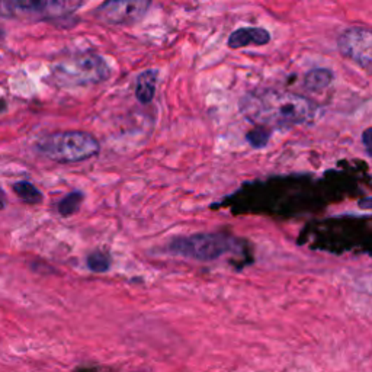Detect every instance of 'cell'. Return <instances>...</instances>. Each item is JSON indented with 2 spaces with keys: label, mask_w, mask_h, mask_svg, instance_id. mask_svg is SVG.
Here are the masks:
<instances>
[{
  "label": "cell",
  "mask_w": 372,
  "mask_h": 372,
  "mask_svg": "<svg viewBox=\"0 0 372 372\" xmlns=\"http://www.w3.org/2000/svg\"><path fill=\"white\" fill-rule=\"evenodd\" d=\"M6 202H8V198H6L5 192H3V189L0 188V211L6 208Z\"/></svg>",
  "instance_id": "17"
},
{
  "label": "cell",
  "mask_w": 372,
  "mask_h": 372,
  "mask_svg": "<svg viewBox=\"0 0 372 372\" xmlns=\"http://www.w3.org/2000/svg\"><path fill=\"white\" fill-rule=\"evenodd\" d=\"M241 109L249 120L262 127L300 125L311 121L315 115V108L308 99L272 90L252 93L241 102Z\"/></svg>",
  "instance_id": "1"
},
{
  "label": "cell",
  "mask_w": 372,
  "mask_h": 372,
  "mask_svg": "<svg viewBox=\"0 0 372 372\" xmlns=\"http://www.w3.org/2000/svg\"><path fill=\"white\" fill-rule=\"evenodd\" d=\"M236 246L237 241L224 233H198L176 237L167 246V252L198 262H213L222 255L233 252Z\"/></svg>",
  "instance_id": "3"
},
{
  "label": "cell",
  "mask_w": 372,
  "mask_h": 372,
  "mask_svg": "<svg viewBox=\"0 0 372 372\" xmlns=\"http://www.w3.org/2000/svg\"><path fill=\"white\" fill-rule=\"evenodd\" d=\"M38 152L55 163H79L101 150L99 141L89 133L83 131H64L55 133L41 138L36 144Z\"/></svg>",
  "instance_id": "2"
},
{
  "label": "cell",
  "mask_w": 372,
  "mask_h": 372,
  "mask_svg": "<svg viewBox=\"0 0 372 372\" xmlns=\"http://www.w3.org/2000/svg\"><path fill=\"white\" fill-rule=\"evenodd\" d=\"M331 82V73L324 69L310 71L306 76V87L310 90H322Z\"/></svg>",
  "instance_id": "12"
},
{
  "label": "cell",
  "mask_w": 372,
  "mask_h": 372,
  "mask_svg": "<svg viewBox=\"0 0 372 372\" xmlns=\"http://www.w3.org/2000/svg\"><path fill=\"white\" fill-rule=\"evenodd\" d=\"M82 0H12V12L36 13L43 17H64L76 12Z\"/></svg>",
  "instance_id": "7"
},
{
  "label": "cell",
  "mask_w": 372,
  "mask_h": 372,
  "mask_svg": "<svg viewBox=\"0 0 372 372\" xmlns=\"http://www.w3.org/2000/svg\"><path fill=\"white\" fill-rule=\"evenodd\" d=\"M271 40L269 32L262 28H241L234 31L229 38L230 48H243L250 44L265 45Z\"/></svg>",
  "instance_id": "8"
},
{
  "label": "cell",
  "mask_w": 372,
  "mask_h": 372,
  "mask_svg": "<svg viewBox=\"0 0 372 372\" xmlns=\"http://www.w3.org/2000/svg\"><path fill=\"white\" fill-rule=\"evenodd\" d=\"M54 73L63 83H96L108 76V67L101 57L89 55L71 63H63Z\"/></svg>",
  "instance_id": "5"
},
{
  "label": "cell",
  "mask_w": 372,
  "mask_h": 372,
  "mask_svg": "<svg viewBox=\"0 0 372 372\" xmlns=\"http://www.w3.org/2000/svg\"><path fill=\"white\" fill-rule=\"evenodd\" d=\"M86 265L92 272H96V273H103L108 272L110 268V259L105 252L96 250V252H92L87 259H86Z\"/></svg>",
  "instance_id": "13"
},
{
  "label": "cell",
  "mask_w": 372,
  "mask_h": 372,
  "mask_svg": "<svg viewBox=\"0 0 372 372\" xmlns=\"http://www.w3.org/2000/svg\"><path fill=\"white\" fill-rule=\"evenodd\" d=\"M157 85V71L156 70H147L140 74L136 85V96L141 103L152 102L156 93Z\"/></svg>",
  "instance_id": "9"
},
{
  "label": "cell",
  "mask_w": 372,
  "mask_h": 372,
  "mask_svg": "<svg viewBox=\"0 0 372 372\" xmlns=\"http://www.w3.org/2000/svg\"><path fill=\"white\" fill-rule=\"evenodd\" d=\"M339 50L349 60L372 73V31L352 28L342 34Z\"/></svg>",
  "instance_id": "6"
},
{
  "label": "cell",
  "mask_w": 372,
  "mask_h": 372,
  "mask_svg": "<svg viewBox=\"0 0 372 372\" xmlns=\"http://www.w3.org/2000/svg\"><path fill=\"white\" fill-rule=\"evenodd\" d=\"M268 138L269 133L266 131L265 127H259L248 134V140L253 147H264L268 143Z\"/></svg>",
  "instance_id": "14"
},
{
  "label": "cell",
  "mask_w": 372,
  "mask_h": 372,
  "mask_svg": "<svg viewBox=\"0 0 372 372\" xmlns=\"http://www.w3.org/2000/svg\"><path fill=\"white\" fill-rule=\"evenodd\" d=\"M362 141H364L366 153L369 155V157H372V127L365 129L362 134Z\"/></svg>",
  "instance_id": "15"
},
{
  "label": "cell",
  "mask_w": 372,
  "mask_h": 372,
  "mask_svg": "<svg viewBox=\"0 0 372 372\" xmlns=\"http://www.w3.org/2000/svg\"><path fill=\"white\" fill-rule=\"evenodd\" d=\"M13 192L20 196L25 203H29V206H36V203H41L44 199L41 191L28 180H21V182L15 183Z\"/></svg>",
  "instance_id": "10"
},
{
  "label": "cell",
  "mask_w": 372,
  "mask_h": 372,
  "mask_svg": "<svg viewBox=\"0 0 372 372\" xmlns=\"http://www.w3.org/2000/svg\"><path fill=\"white\" fill-rule=\"evenodd\" d=\"M83 199H85V194L80 191H73L69 195H66L59 203L60 215L71 217L73 214H76L82 207Z\"/></svg>",
  "instance_id": "11"
},
{
  "label": "cell",
  "mask_w": 372,
  "mask_h": 372,
  "mask_svg": "<svg viewBox=\"0 0 372 372\" xmlns=\"http://www.w3.org/2000/svg\"><path fill=\"white\" fill-rule=\"evenodd\" d=\"M12 12V0H0V13L10 15Z\"/></svg>",
  "instance_id": "16"
},
{
  "label": "cell",
  "mask_w": 372,
  "mask_h": 372,
  "mask_svg": "<svg viewBox=\"0 0 372 372\" xmlns=\"http://www.w3.org/2000/svg\"><path fill=\"white\" fill-rule=\"evenodd\" d=\"M152 0H106L96 9V17L108 25H133L143 20Z\"/></svg>",
  "instance_id": "4"
}]
</instances>
